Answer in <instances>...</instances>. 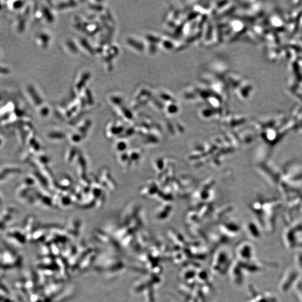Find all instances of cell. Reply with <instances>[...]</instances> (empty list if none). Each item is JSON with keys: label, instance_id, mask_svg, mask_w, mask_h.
Returning <instances> with one entry per match:
<instances>
[{"label": "cell", "instance_id": "3957f363", "mask_svg": "<svg viewBox=\"0 0 302 302\" xmlns=\"http://www.w3.org/2000/svg\"><path fill=\"white\" fill-rule=\"evenodd\" d=\"M296 285H298L297 289L299 291H297V293L299 292V297L302 301V281H298Z\"/></svg>", "mask_w": 302, "mask_h": 302}, {"label": "cell", "instance_id": "6da1fadb", "mask_svg": "<svg viewBox=\"0 0 302 302\" xmlns=\"http://www.w3.org/2000/svg\"><path fill=\"white\" fill-rule=\"evenodd\" d=\"M299 272L298 269H291L286 272L281 280L280 291L284 293L289 292V290L293 288L294 285H296L299 281Z\"/></svg>", "mask_w": 302, "mask_h": 302}, {"label": "cell", "instance_id": "7a4b0ae2", "mask_svg": "<svg viewBox=\"0 0 302 302\" xmlns=\"http://www.w3.org/2000/svg\"><path fill=\"white\" fill-rule=\"evenodd\" d=\"M296 263L298 265V269L302 270V253L297 254L296 256Z\"/></svg>", "mask_w": 302, "mask_h": 302}, {"label": "cell", "instance_id": "277c9868", "mask_svg": "<svg viewBox=\"0 0 302 302\" xmlns=\"http://www.w3.org/2000/svg\"><path fill=\"white\" fill-rule=\"evenodd\" d=\"M2 144V140H1V138H0V146H1Z\"/></svg>", "mask_w": 302, "mask_h": 302}]
</instances>
